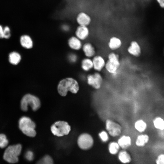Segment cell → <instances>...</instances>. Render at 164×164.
<instances>
[{
    "mask_svg": "<svg viewBox=\"0 0 164 164\" xmlns=\"http://www.w3.org/2000/svg\"><path fill=\"white\" fill-rule=\"evenodd\" d=\"M79 89L77 81L71 77L62 80L59 83L57 90L59 94L62 96H66L68 91L73 94L77 93Z\"/></svg>",
    "mask_w": 164,
    "mask_h": 164,
    "instance_id": "6da1fadb",
    "label": "cell"
},
{
    "mask_svg": "<svg viewBox=\"0 0 164 164\" xmlns=\"http://www.w3.org/2000/svg\"><path fill=\"white\" fill-rule=\"evenodd\" d=\"M19 128L23 134L30 137L36 136V125L29 118L24 116L22 117L19 119Z\"/></svg>",
    "mask_w": 164,
    "mask_h": 164,
    "instance_id": "7a4b0ae2",
    "label": "cell"
},
{
    "mask_svg": "<svg viewBox=\"0 0 164 164\" xmlns=\"http://www.w3.org/2000/svg\"><path fill=\"white\" fill-rule=\"evenodd\" d=\"M41 105L39 98L30 94L24 95L21 101V108L24 111H27L29 106L31 107L34 111H36L39 108Z\"/></svg>",
    "mask_w": 164,
    "mask_h": 164,
    "instance_id": "3957f363",
    "label": "cell"
},
{
    "mask_svg": "<svg viewBox=\"0 0 164 164\" xmlns=\"http://www.w3.org/2000/svg\"><path fill=\"white\" fill-rule=\"evenodd\" d=\"M22 149V145L20 144L8 146L4 153V159L10 163L18 162L19 161L18 157L21 153Z\"/></svg>",
    "mask_w": 164,
    "mask_h": 164,
    "instance_id": "277c9868",
    "label": "cell"
},
{
    "mask_svg": "<svg viewBox=\"0 0 164 164\" xmlns=\"http://www.w3.org/2000/svg\"><path fill=\"white\" fill-rule=\"evenodd\" d=\"M52 134L57 137H62L68 135L71 131V127L67 122L64 121H57L50 127Z\"/></svg>",
    "mask_w": 164,
    "mask_h": 164,
    "instance_id": "5b68a950",
    "label": "cell"
},
{
    "mask_svg": "<svg viewBox=\"0 0 164 164\" xmlns=\"http://www.w3.org/2000/svg\"><path fill=\"white\" fill-rule=\"evenodd\" d=\"M77 143L79 147L84 150L90 149L94 144V139L92 136L87 133L80 134L78 137Z\"/></svg>",
    "mask_w": 164,
    "mask_h": 164,
    "instance_id": "8992f818",
    "label": "cell"
},
{
    "mask_svg": "<svg viewBox=\"0 0 164 164\" xmlns=\"http://www.w3.org/2000/svg\"><path fill=\"white\" fill-rule=\"evenodd\" d=\"M88 85L96 90L100 89L102 85L103 79L99 72H96L93 74H88L87 77Z\"/></svg>",
    "mask_w": 164,
    "mask_h": 164,
    "instance_id": "52a82bcc",
    "label": "cell"
},
{
    "mask_svg": "<svg viewBox=\"0 0 164 164\" xmlns=\"http://www.w3.org/2000/svg\"><path fill=\"white\" fill-rule=\"evenodd\" d=\"M105 126L108 133L112 137L118 136L121 132V127L120 125L112 120H107Z\"/></svg>",
    "mask_w": 164,
    "mask_h": 164,
    "instance_id": "ba28073f",
    "label": "cell"
},
{
    "mask_svg": "<svg viewBox=\"0 0 164 164\" xmlns=\"http://www.w3.org/2000/svg\"><path fill=\"white\" fill-rule=\"evenodd\" d=\"M120 65L119 59H109L106 62L104 68L109 73L114 74L117 72Z\"/></svg>",
    "mask_w": 164,
    "mask_h": 164,
    "instance_id": "9c48e42d",
    "label": "cell"
},
{
    "mask_svg": "<svg viewBox=\"0 0 164 164\" xmlns=\"http://www.w3.org/2000/svg\"><path fill=\"white\" fill-rule=\"evenodd\" d=\"M93 69L97 72L101 71L105 67L106 62L104 58L101 55H95L92 59Z\"/></svg>",
    "mask_w": 164,
    "mask_h": 164,
    "instance_id": "30bf717a",
    "label": "cell"
},
{
    "mask_svg": "<svg viewBox=\"0 0 164 164\" xmlns=\"http://www.w3.org/2000/svg\"><path fill=\"white\" fill-rule=\"evenodd\" d=\"M127 51L129 54L135 57H139L142 53V49L140 46L137 41L135 40L131 42Z\"/></svg>",
    "mask_w": 164,
    "mask_h": 164,
    "instance_id": "8fae6325",
    "label": "cell"
},
{
    "mask_svg": "<svg viewBox=\"0 0 164 164\" xmlns=\"http://www.w3.org/2000/svg\"><path fill=\"white\" fill-rule=\"evenodd\" d=\"M76 36L81 40H84L87 38L89 34V30L87 26L79 25L77 28Z\"/></svg>",
    "mask_w": 164,
    "mask_h": 164,
    "instance_id": "7c38bea8",
    "label": "cell"
},
{
    "mask_svg": "<svg viewBox=\"0 0 164 164\" xmlns=\"http://www.w3.org/2000/svg\"><path fill=\"white\" fill-rule=\"evenodd\" d=\"M76 20L79 25L87 26L91 21L90 16L86 13L81 12L77 15Z\"/></svg>",
    "mask_w": 164,
    "mask_h": 164,
    "instance_id": "4fadbf2b",
    "label": "cell"
},
{
    "mask_svg": "<svg viewBox=\"0 0 164 164\" xmlns=\"http://www.w3.org/2000/svg\"><path fill=\"white\" fill-rule=\"evenodd\" d=\"M152 124L156 130L159 132L164 131V118L161 116L157 115L154 117Z\"/></svg>",
    "mask_w": 164,
    "mask_h": 164,
    "instance_id": "5bb4252c",
    "label": "cell"
},
{
    "mask_svg": "<svg viewBox=\"0 0 164 164\" xmlns=\"http://www.w3.org/2000/svg\"><path fill=\"white\" fill-rule=\"evenodd\" d=\"M82 47L83 51L87 57L91 58L95 55L96 51L95 48L90 43H85Z\"/></svg>",
    "mask_w": 164,
    "mask_h": 164,
    "instance_id": "9a60e30c",
    "label": "cell"
},
{
    "mask_svg": "<svg viewBox=\"0 0 164 164\" xmlns=\"http://www.w3.org/2000/svg\"><path fill=\"white\" fill-rule=\"evenodd\" d=\"M122 42L119 38L116 36L111 37L109 40L108 46L112 50H115L119 49L122 46Z\"/></svg>",
    "mask_w": 164,
    "mask_h": 164,
    "instance_id": "2e32d148",
    "label": "cell"
},
{
    "mask_svg": "<svg viewBox=\"0 0 164 164\" xmlns=\"http://www.w3.org/2000/svg\"><path fill=\"white\" fill-rule=\"evenodd\" d=\"M20 43L23 48L26 49L32 48L33 46V42L31 38L27 35L22 36L20 39Z\"/></svg>",
    "mask_w": 164,
    "mask_h": 164,
    "instance_id": "e0dca14e",
    "label": "cell"
},
{
    "mask_svg": "<svg viewBox=\"0 0 164 164\" xmlns=\"http://www.w3.org/2000/svg\"><path fill=\"white\" fill-rule=\"evenodd\" d=\"M68 43L69 46L74 50H79L82 46L81 40L76 36L70 37L68 40Z\"/></svg>",
    "mask_w": 164,
    "mask_h": 164,
    "instance_id": "ac0fdd59",
    "label": "cell"
},
{
    "mask_svg": "<svg viewBox=\"0 0 164 164\" xmlns=\"http://www.w3.org/2000/svg\"><path fill=\"white\" fill-rule=\"evenodd\" d=\"M150 137L147 134H142L138 136L136 139L135 144L139 147L145 146L149 142Z\"/></svg>",
    "mask_w": 164,
    "mask_h": 164,
    "instance_id": "d6986e66",
    "label": "cell"
},
{
    "mask_svg": "<svg viewBox=\"0 0 164 164\" xmlns=\"http://www.w3.org/2000/svg\"><path fill=\"white\" fill-rule=\"evenodd\" d=\"M117 142L120 147L125 149L131 146L132 143L131 139L129 136L123 135L118 139Z\"/></svg>",
    "mask_w": 164,
    "mask_h": 164,
    "instance_id": "ffe728a7",
    "label": "cell"
},
{
    "mask_svg": "<svg viewBox=\"0 0 164 164\" xmlns=\"http://www.w3.org/2000/svg\"><path fill=\"white\" fill-rule=\"evenodd\" d=\"M21 57L18 53L14 51L10 53L9 55V60L10 63L14 65L18 64L20 61Z\"/></svg>",
    "mask_w": 164,
    "mask_h": 164,
    "instance_id": "44dd1931",
    "label": "cell"
},
{
    "mask_svg": "<svg viewBox=\"0 0 164 164\" xmlns=\"http://www.w3.org/2000/svg\"><path fill=\"white\" fill-rule=\"evenodd\" d=\"M81 67L84 71L88 72L93 69L92 60L90 58H86L82 60L81 63Z\"/></svg>",
    "mask_w": 164,
    "mask_h": 164,
    "instance_id": "7402d4cb",
    "label": "cell"
},
{
    "mask_svg": "<svg viewBox=\"0 0 164 164\" xmlns=\"http://www.w3.org/2000/svg\"><path fill=\"white\" fill-rule=\"evenodd\" d=\"M134 126L137 131L140 133H142L146 130L148 125L144 120L140 119L135 122Z\"/></svg>",
    "mask_w": 164,
    "mask_h": 164,
    "instance_id": "603a6c76",
    "label": "cell"
},
{
    "mask_svg": "<svg viewBox=\"0 0 164 164\" xmlns=\"http://www.w3.org/2000/svg\"><path fill=\"white\" fill-rule=\"evenodd\" d=\"M119 161L123 163H128L131 162V158L130 154L125 150L121 151L118 156Z\"/></svg>",
    "mask_w": 164,
    "mask_h": 164,
    "instance_id": "cb8c5ba5",
    "label": "cell"
},
{
    "mask_svg": "<svg viewBox=\"0 0 164 164\" xmlns=\"http://www.w3.org/2000/svg\"><path fill=\"white\" fill-rule=\"evenodd\" d=\"M120 147L117 142H111L109 145V151L111 154L115 155L118 152Z\"/></svg>",
    "mask_w": 164,
    "mask_h": 164,
    "instance_id": "d4e9b609",
    "label": "cell"
},
{
    "mask_svg": "<svg viewBox=\"0 0 164 164\" xmlns=\"http://www.w3.org/2000/svg\"><path fill=\"white\" fill-rule=\"evenodd\" d=\"M37 163L52 164L53 163V161L50 156L48 155H46L39 160Z\"/></svg>",
    "mask_w": 164,
    "mask_h": 164,
    "instance_id": "484cf974",
    "label": "cell"
},
{
    "mask_svg": "<svg viewBox=\"0 0 164 164\" xmlns=\"http://www.w3.org/2000/svg\"><path fill=\"white\" fill-rule=\"evenodd\" d=\"M9 142L6 135L3 134H0V148H4L8 145Z\"/></svg>",
    "mask_w": 164,
    "mask_h": 164,
    "instance_id": "4316f807",
    "label": "cell"
},
{
    "mask_svg": "<svg viewBox=\"0 0 164 164\" xmlns=\"http://www.w3.org/2000/svg\"><path fill=\"white\" fill-rule=\"evenodd\" d=\"M155 162L156 164H164V152L158 154L155 158Z\"/></svg>",
    "mask_w": 164,
    "mask_h": 164,
    "instance_id": "83f0119b",
    "label": "cell"
},
{
    "mask_svg": "<svg viewBox=\"0 0 164 164\" xmlns=\"http://www.w3.org/2000/svg\"><path fill=\"white\" fill-rule=\"evenodd\" d=\"M99 136L102 141L104 142H107L109 139L107 133L105 131H103L99 133Z\"/></svg>",
    "mask_w": 164,
    "mask_h": 164,
    "instance_id": "f1b7e54d",
    "label": "cell"
},
{
    "mask_svg": "<svg viewBox=\"0 0 164 164\" xmlns=\"http://www.w3.org/2000/svg\"><path fill=\"white\" fill-rule=\"evenodd\" d=\"M11 36L10 28L8 26H5L3 28L4 38L6 39H9Z\"/></svg>",
    "mask_w": 164,
    "mask_h": 164,
    "instance_id": "f546056e",
    "label": "cell"
},
{
    "mask_svg": "<svg viewBox=\"0 0 164 164\" xmlns=\"http://www.w3.org/2000/svg\"><path fill=\"white\" fill-rule=\"evenodd\" d=\"M68 59L71 62L74 63L77 60V56L75 54L71 53L68 55Z\"/></svg>",
    "mask_w": 164,
    "mask_h": 164,
    "instance_id": "4dcf8cb0",
    "label": "cell"
},
{
    "mask_svg": "<svg viewBox=\"0 0 164 164\" xmlns=\"http://www.w3.org/2000/svg\"><path fill=\"white\" fill-rule=\"evenodd\" d=\"M25 157L28 160H32L33 158V154L32 152L30 151H27Z\"/></svg>",
    "mask_w": 164,
    "mask_h": 164,
    "instance_id": "1f68e13d",
    "label": "cell"
},
{
    "mask_svg": "<svg viewBox=\"0 0 164 164\" xmlns=\"http://www.w3.org/2000/svg\"><path fill=\"white\" fill-rule=\"evenodd\" d=\"M160 7L164 9V0H156Z\"/></svg>",
    "mask_w": 164,
    "mask_h": 164,
    "instance_id": "d6a6232c",
    "label": "cell"
},
{
    "mask_svg": "<svg viewBox=\"0 0 164 164\" xmlns=\"http://www.w3.org/2000/svg\"><path fill=\"white\" fill-rule=\"evenodd\" d=\"M4 38L3 28L2 26L0 25V39Z\"/></svg>",
    "mask_w": 164,
    "mask_h": 164,
    "instance_id": "836d02e7",
    "label": "cell"
},
{
    "mask_svg": "<svg viewBox=\"0 0 164 164\" xmlns=\"http://www.w3.org/2000/svg\"><path fill=\"white\" fill-rule=\"evenodd\" d=\"M163 54L164 56V47L163 48Z\"/></svg>",
    "mask_w": 164,
    "mask_h": 164,
    "instance_id": "e575fe53",
    "label": "cell"
}]
</instances>
